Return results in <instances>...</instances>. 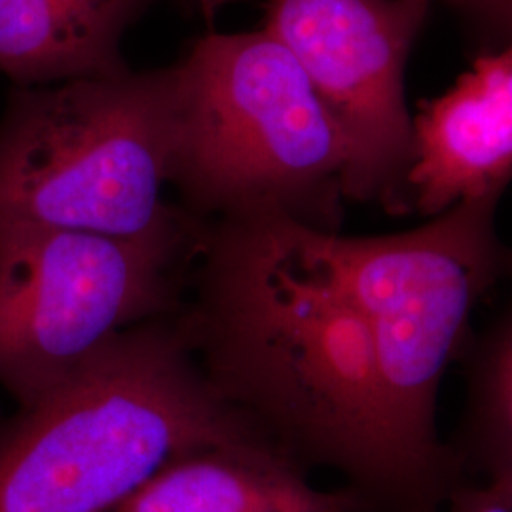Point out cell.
Returning a JSON list of instances; mask_svg holds the SVG:
<instances>
[{
  "mask_svg": "<svg viewBox=\"0 0 512 512\" xmlns=\"http://www.w3.org/2000/svg\"><path fill=\"white\" fill-rule=\"evenodd\" d=\"M410 213L437 217L456 203L503 196L512 183V40L412 116Z\"/></svg>",
  "mask_w": 512,
  "mask_h": 512,
  "instance_id": "obj_8",
  "label": "cell"
},
{
  "mask_svg": "<svg viewBox=\"0 0 512 512\" xmlns=\"http://www.w3.org/2000/svg\"><path fill=\"white\" fill-rule=\"evenodd\" d=\"M256 439L190 325L156 319L0 427V512H116L167 463Z\"/></svg>",
  "mask_w": 512,
  "mask_h": 512,
  "instance_id": "obj_2",
  "label": "cell"
},
{
  "mask_svg": "<svg viewBox=\"0 0 512 512\" xmlns=\"http://www.w3.org/2000/svg\"><path fill=\"white\" fill-rule=\"evenodd\" d=\"M463 395L452 439L467 480H512V245L478 306L458 363Z\"/></svg>",
  "mask_w": 512,
  "mask_h": 512,
  "instance_id": "obj_11",
  "label": "cell"
},
{
  "mask_svg": "<svg viewBox=\"0 0 512 512\" xmlns=\"http://www.w3.org/2000/svg\"><path fill=\"white\" fill-rule=\"evenodd\" d=\"M116 512H368L349 492L313 488L270 439L215 446L167 463Z\"/></svg>",
  "mask_w": 512,
  "mask_h": 512,
  "instance_id": "obj_9",
  "label": "cell"
},
{
  "mask_svg": "<svg viewBox=\"0 0 512 512\" xmlns=\"http://www.w3.org/2000/svg\"><path fill=\"white\" fill-rule=\"evenodd\" d=\"M503 482H512V480H503Z\"/></svg>",
  "mask_w": 512,
  "mask_h": 512,
  "instance_id": "obj_16",
  "label": "cell"
},
{
  "mask_svg": "<svg viewBox=\"0 0 512 512\" xmlns=\"http://www.w3.org/2000/svg\"><path fill=\"white\" fill-rule=\"evenodd\" d=\"M442 512H512V482L467 480Z\"/></svg>",
  "mask_w": 512,
  "mask_h": 512,
  "instance_id": "obj_12",
  "label": "cell"
},
{
  "mask_svg": "<svg viewBox=\"0 0 512 512\" xmlns=\"http://www.w3.org/2000/svg\"><path fill=\"white\" fill-rule=\"evenodd\" d=\"M188 2L209 25H213L228 0H188Z\"/></svg>",
  "mask_w": 512,
  "mask_h": 512,
  "instance_id": "obj_14",
  "label": "cell"
},
{
  "mask_svg": "<svg viewBox=\"0 0 512 512\" xmlns=\"http://www.w3.org/2000/svg\"><path fill=\"white\" fill-rule=\"evenodd\" d=\"M501 200L459 202L416 228L384 236H346L285 219L294 247L363 311L406 440L463 478L440 435V389L509 245L497 226Z\"/></svg>",
  "mask_w": 512,
  "mask_h": 512,
  "instance_id": "obj_5",
  "label": "cell"
},
{
  "mask_svg": "<svg viewBox=\"0 0 512 512\" xmlns=\"http://www.w3.org/2000/svg\"><path fill=\"white\" fill-rule=\"evenodd\" d=\"M433 0H268L262 27L298 61L348 148L346 200L408 215L406 65Z\"/></svg>",
  "mask_w": 512,
  "mask_h": 512,
  "instance_id": "obj_7",
  "label": "cell"
},
{
  "mask_svg": "<svg viewBox=\"0 0 512 512\" xmlns=\"http://www.w3.org/2000/svg\"><path fill=\"white\" fill-rule=\"evenodd\" d=\"M154 0H0V74L50 86L128 73L122 42Z\"/></svg>",
  "mask_w": 512,
  "mask_h": 512,
  "instance_id": "obj_10",
  "label": "cell"
},
{
  "mask_svg": "<svg viewBox=\"0 0 512 512\" xmlns=\"http://www.w3.org/2000/svg\"><path fill=\"white\" fill-rule=\"evenodd\" d=\"M205 239L188 211L133 238L0 230V389L31 406L122 334L160 319L173 306L181 260Z\"/></svg>",
  "mask_w": 512,
  "mask_h": 512,
  "instance_id": "obj_6",
  "label": "cell"
},
{
  "mask_svg": "<svg viewBox=\"0 0 512 512\" xmlns=\"http://www.w3.org/2000/svg\"><path fill=\"white\" fill-rule=\"evenodd\" d=\"M459 10L467 12L484 35L505 44L512 40V0H465Z\"/></svg>",
  "mask_w": 512,
  "mask_h": 512,
  "instance_id": "obj_13",
  "label": "cell"
},
{
  "mask_svg": "<svg viewBox=\"0 0 512 512\" xmlns=\"http://www.w3.org/2000/svg\"><path fill=\"white\" fill-rule=\"evenodd\" d=\"M173 65L12 86L0 118V230L133 238L184 211L164 200L175 156Z\"/></svg>",
  "mask_w": 512,
  "mask_h": 512,
  "instance_id": "obj_4",
  "label": "cell"
},
{
  "mask_svg": "<svg viewBox=\"0 0 512 512\" xmlns=\"http://www.w3.org/2000/svg\"><path fill=\"white\" fill-rule=\"evenodd\" d=\"M444 2H448V4H454V6H458V8H461V6L465 4V0H444Z\"/></svg>",
  "mask_w": 512,
  "mask_h": 512,
  "instance_id": "obj_15",
  "label": "cell"
},
{
  "mask_svg": "<svg viewBox=\"0 0 512 512\" xmlns=\"http://www.w3.org/2000/svg\"><path fill=\"white\" fill-rule=\"evenodd\" d=\"M209 281L188 323L220 391L291 458L346 478L368 512H442L463 476L395 420L363 311L302 255L285 219L207 230Z\"/></svg>",
  "mask_w": 512,
  "mask_h": 512,
  "instance_id": "obj_1",
  "label": "cell"
},
{
  "mask_svg": "<svg viewBox=\"0 0 512 512\" xmlns=\"http://www.w3.org/2000/svg\"><path fill=\"white\" fill-rule=\"evenodd\" d=\"M175 184L192 215L338 232L348 148L293 54L264 27L209 31L173 63Z\"/></svg>",
  "mask_w": 512,
  "mask_h": 512,
  "instance_id": "obj_3",
  "label": "cell"
}]
</instances>
